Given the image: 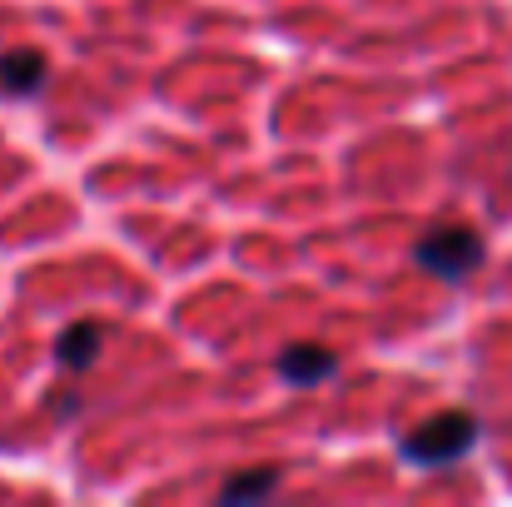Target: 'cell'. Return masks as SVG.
I'll return each instance as SVG.
<instances>
[{
    "instance_id": "6da1fadb",
    "label": "cell",
    "mask_w": 512,
    "mask_h": 507,
    "mask_svg": "<svg viewBox=\"0 0 512 507\" xmlns=\"http://www.w3.org/2000/svg\"><path fill=\"white\" fill-rule=\"evenodd\" d=\"M478 443V418L463 413V408H448V413H433L423 428H413L403 438V458L413 468H448L458 463L468 448Z\"/></svg>"
},
{
    "instance_id": "7a4b0ae2",
    "label": "cell",
    "mask_w": 512,
    "mask_h": 507,
    "mask_svg": "<svg viewBox=\"0 0 512 507\" xmlns=\"http://www.w3.org/2000/svg\"><path fill=\"white\" fill-rule=\"evenodd\" d=\"M483 239L473 234V229H463V224H438L433 234H423L418 244H413V259H418V269H428V274H438V279H453V284H463L478 264H483Z\"/></svg>"
},
{
    "instance_id": "3957f363",
    "label": "cell",
    "mask_w": 512,
    "mask_h": 507,
    "mask_svg": "<svg viewBox=\"0 0 512 507\" xmlns=\"http://www.w3.org/2000/svg\"><path fill=\"white\" fill-rule=\"evenodd\" d=\"M339 368V358L324 343H289L279 353V378H289L294 388H314L319 378H329Z\"/></svg>"
},
{
    "instance_id": "277c9868",
    "label": "cell",
    "mask_w": 512,
    "mask_h": 507,
    "mask_svg": "<svg viewBox=\"0 0 512 507\" xmlns=\"http://www.w3.org/2000/svg\"><path fill=\"white\" fill-rule=\"evenodd\" d=\"M45 55L40 50H5L0 55V90L10 95H35L45 85Z\"/></svg>"
},
{
    "instance_id": "5b68a950",
    "label": "cell",
    "mask_w": 512,
    "mask_h": 507,
    "mask_svg": "<svg viewBox=\"0 0 512 507\" xmlns=\"http://www.w3.org/2000/svg\"><path fill=\"white\" fill-rule=\"evenodd\" d=\"M100 338H105V329L100 324H70L65 334L55 338V363L60 368H90L95 358H100Z\"/></svg>"
},
{
    "instance_id": "8992f818",
    "label": "cell",
    "mask_w": 512,
    "mask_h": 507,
    "mask_svg": "<svg viewBox=\"0 0 512 507\" xmlns=\"http://www.w3.org/2000/svg\"><path fill=\"white\" fill-rule=\"evenodd\" d=\"M279 488V468H254V473H234L224 488H219V498L224 503H259V498H269Z\"/></svg>"
}]
</instances>
